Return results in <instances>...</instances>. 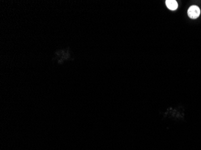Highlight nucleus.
<instances>
[{
  "label": "nucleus",
  "mask_w": 201,
  "mask_h": 150,
  "mask_svg": "<svg viewBox=\"0 0 201 150\" xmlns=\"http://www.w3.org/2000/svg\"><path fill=\"white\" fill-rule=\"evenodd\" d=\"M187 13L190 18L196 19L200 15V10L196 5H193L188 9Z\"/></svg>",
  "instance_id": "nucleus-1"
},
{
  "label": "nucleus",
  "mask_w": 201,
  "mask_h": 150,
  "mask_svg": "<svg viewBox=\"0 0 201 150\" xmlns=\"http://www.w3.org/2000/svg\"><path fill=\"white\" fill-rule=\"evenodd\" d=\"M166 6L170 10H175L178 6V4L175 0H167L166 1Z\"/></svg>",
  "instance_id": "nucleus-2"
}]
</instances>
